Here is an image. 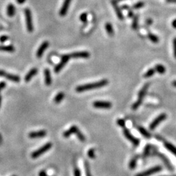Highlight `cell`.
<instances>
[{"instance_id":"obj_1","label":"cell","mask_w":176,"mask_h":176,"mask_svg":"<svg viewBox=\"0 0 176 176\" xmlns=\"http://www.w3.org/2000/svg\"><path fill=\"white\" fill-rule=\"evenodd\" d=\"M108 84V80L106 79H103L100 81L93 82V83L87 84H84V85L77 86L76 88V91L78 93L84 92V91H90L95 90V89L102 88V87L107 86Z\"/></svg>"},{"instance_id":"obj_2","label":"cell","mask_w":176,"mask_h":176,"mask_svg":"<svg viewBox=\"0 0 176 176\" xmlns=\"http://www.w3.org/2000/svg\"><path fill=\"white\" fill-rule=\"evenodd\" d=\"M149 83L145 84L144 86L142 87V88L141 89L140 91H139L137 101L134 103L132 106V108L134 110H137L138 108L140 106V105L142 104V103L143 102V99H144L145 94L147 93V90H148L149 88Z\"/></svg>"},{"instance_id":"obj_3","label":"cell","mask_w":176,"mask_h":176,"mask_svg":"<svg viewBox=\"0 0 176 176\" xmlns=\"http://www.w3.org/2000/svg\"><path fill=\"white\" fill-rule=\"evenodd\" d=\"M52 146V144L50 142L47 143V144H44L43 146L40 147V148L39 149H37V151L33 152L31 154V157L33 159L38 158V157L41 156V155H43L44 153L48 151V150L51 148Z\"/></svg>"},{"instance_id":"obj_4","label":"cell","mask_w":176,"mask_h":176,"mask_svg":"<svg viewBox=\"0 0 176 176\" xmlns=\"http://www.w3.org/2000/svg\"><path fill=\"white\" fill-rule=\"evenodd\" d=\"M25 16V22H26V26L27 31L29 33H31L33 31V20H32V16L31 11L29 9H25L24 11Z\"/></svg>"},{"instance_id":"obj_5","label":"cell","mask_w":176,"mask_h":176,"mask_svg":"<svg viewBox=\"0 0 176 176\" xmlns=\"http://www.w3.org/2000/svg\"><path fill=\"white\" fill-rule=\"evenodd\" d=\"M70 58H70V55H68V54L63 55L62 56V60H61L60 62L55 67V69H54L55 72L58 73V72H60V70L65 67V65L67 64V63L69 62Z\"/></svg>"},{"instance_id":"obj_6","label":"cell","mask_w":176,"mask_h":176,"mask_svg":"<svg viewBox=\"0 0 176 176\" xmlns=\"http://www.w3.org/2000/svg\"><path fill=\"white\" fill-rule=\"evenodd\" d=\"M162 170V167L161 166H157L155 167L148 169L147 170H145L144 172L138 173L136 176H149L155 173H157Z\"/></svg>"},{"instance_id":"obj_7","label":"cell","mask_w":176,"mask_h":176,"mask_svg":"<svg viewBox=\"0 0 176 176\" xmlns=\"http://www.w3.org/2000/svg\"><path fill=\"white\" fill-rule=\"evenodd\" d=\"M166 117H167V116H166V114H160L158 117H156V118L151 122V123L149 125V128L151 129V130H153V129L155 128L157 126L161 123V122H163L164 120H165Z\"/></svg>"},{"instance_id":"obj_8","label":"cell","mask_w":176,"mask_h":176,"mask_svg":"<svg viewBox=\"0 0 176 176\" xmlns=\"http://www.w3.org/2000/svg\"><path fill=\"white\" fill-rule=\"evenodd\" d=\"M123 134H124V136H125V137L127 138V139L130 141V142L132 143L134 145L137 146V145H139L140 140L138 139L137 138H135V137H133L132 134L130 133V131H129L127 128H124Z\"/></svg>"},{"instance_id":"obj_9","label":"cell","mask_w":176,"mask_h":176,"mask_svg":"<svg viewBox=\"0 0 176 176\" xmlns=\"http://www.w3.org/2000/svg\"><path fill=\"white\" fill-rule=\"evenodd\" d=\"M93 106L96 108H112V103L108 101H102V100H97L93 103Z\"/></svg>"},{"instance_id":"obj_10","label":"cell","mask_w":176,"mask_h":176,"mask_svg":"<svg viewBox=\"0 0 176 176\" xmlns=\"http://www.w3.org/2000/svg\"><path fill=\"white\" fill-rule=\"evenodd\" d=\"M111 3H112V6H113L115 11H116V13L117 16V17H118L119 20H123L124 19V16L123 15V13H122V11H121V9L119 7L118 4H117V0H112Z\"/></svg>"},{"instance_id":"obj_11","label":"cell","mask_w":176,"mask_h":176,"mask_svg":"<svg viewBox=\"0 0 176 176\" xmlns=\"http://www.w3.org/2000/svg\"><path fill=\"white\" fill-rule=\"evenodd\" d=\"M90 57V54L88 52H76L70 54V58L78 59V58H82V59H88Z\"/></svg>"},{"instance_id":"obj_12","label":"cell","mask_w":176,"mask_h":176,"mask_svg":"<svg viewBox=\"0 0 176 176\" xmlns=\"http://www.w3.org/2000/svg\"><path fill=\"white\" fill-rule=\"evenodd\" d=\"M71 1L72 0H64V2H63V5L60 11V15L61 16H64L66 15L68 9L69 8L70 4L71 3Z\"/></svg>"},{"instance_id":"obj_13","label":"cell","mask_w":176,"mask_h":176,"mask_svg":"<svg viewBox=\"0 0 176 176\" xmlns=\"http://www.w3.org/2000/svg\"><path fill=\"white\" fill-rule=\"evenodd\" d=\"M48 46H49L48 42V41H44V43L42 44L41 46H40L39 49L37 51V54H36L37 57L38 58H41L42 56H43L44 51H45L46 49L48 48Z\"/></svg>"},{"instance_id":"obj_14","label":"cell","mask_w":176,"mask_h":176,"mask_svg":"<svg viewBox=\"0 0 176 176\" xmlns=\"http://www.w3.org/2000/svg\"><path fill=\"white\" fill-rule=\"evenodd\" d=\"M46 135V132L44 130H39L37 132H31L29 134L30 138H39L44 137Z\"/></svg>"},{"instance_id":"obj_15","label":"cell","mask_w":176,"mask_h":176,"mask_svg":"<svg viewBox=\"0 0 176 176\" xmlns=\"http://www.w3.org/2000/svg\"><path fill=\"white\" fill-rule=\"evenodd\" d=\"M79 128L77 127L75 125L72 126L69 130L65 131V132L63 133V137L65 138H69L70 137V135H72V134H76Z\"/></svg>"},{"instance_id":"obj_16","label":"cell","mask_w":176,"mask_h":176,"mask_svg":"<svg viewBox=\"0 0 176 176\" xmlns=\"http://www.w3.org/2000/svg\"><path fill=\"white\" fill-rule=\"evenodd\" d=\"M37 72H38V70H37V69H36V68H33V69L30 70L28 72V73L25 75L24 78L25 82H29L33 77L37 74Z\"/></svg>"},{"instance_id":"obj_17","label":"cell","mask_w":176,"mask_h":176,"mask_svg":"<svg viewBox=\"0 0 176 176\" xmlns=\"http://www.w3.org/2000/svg\"><path fill=\"white\" fill-rule=\"evenodd\" d=\"M4 77H5L9 80H11L14 82H19L20 81V78L18 76H17V75L9 74L7 72H5V73Z\"/></svg>"},{"instance_id":"obj_18","label":"cell","mask_w":176,"mask_h":176,"mask_svg":"<svg viewBox=\"0 0 176 176\" xmlns=\"http://www.w3.org/2000/svg\"><path fill=\"white\" fill-rule=\"evenodd\" d=\"M44 78H45V84L46 86H50L52 84V78L50 70L46 69L44 70Z\"/></svg>"},{"instance_id":"obj_19","label":"cell","mask_w":176,"mask_h":176,"mask_svg":"<svg viewBox=\"0 0 176 176\" xmlns=\"http://www.w3.org/2000/svg\"><path fill=\"white\" fill-rule=\"evenodd\" d=\"M15 12L16 9L14 5L12 3H9L7 6V15L9 17H13V16H14V15H15Z\"/></svg>"},{"instance_id":"obj_20","label":"cell","mask_w":176,"mask_h":176,"mask_svg":"<svg viewBox=\"0 0 176 176\" xmlns=\"http://www.w3.org/2000/svg\"><path fill=\"white\" fill-rule=\"evenodd\" d=\"M138 130L144 137L146 138H150L151 137V134H150L146 129H145L144 127H142V126H138Z\"/></svg>"},{"instance_id":"obj_21","label":"cell","mask_w":176,"mask_h":176,"mask_svg":"<svg viewBox=\"0 0 176 176\" xmlns=\"http://www.w3.org/2000/svg\"><path fill=\"white\" fill-rule=\"evenodd\" d=\"M164 147H166V149H167L168 151H170L172 153H173V155H175L176 156V147L174 146L173 144H170V143L169 142H165L164 144Z\"/></svg>"},{"instance_id":"obj_22","label":"cell","mask_w":176,"mask_h":176,"mask_svg":"<svg viewBox=\"0 0 176 176\" xmlns=\"http://www.w3.org/2000/svg\"><path fill=\"white\" fill-rule=\"evenodd\" d=\"M155 71H157L158 73L161 74H163L165 73L166 72V68L163 65L158 64L155 67Z\"/></svg>"},{"instance_id":"obj_23","label":"cell","mask_w":176,"mask_h":176,"mask_svg":"<svg viewBox=\"0 0 176 176\" xmlns=\"http://www.w3.org/2000/svg\"><path fill=\"white\" fill-rule=\"evenodd\" d=\"M65 97V94L63 92H60L59 93H58L57 95L54 98V102L56 103V104H58V103L61 102L63 100V98Z\"/></svg>"},{"instance_id":"obj_24","label":"cell","mask_w":176,"mask_h":176,"mask_svg":"<svg viewBox=\"0 0 176 176\" xmlns=\"http://www.w3.org/2000/svg\"><path fill=\"white\" fill-rule=\"evenodd\" d=\"M105 28H106V31L108 33V34L110 35V36H112V35L114 34V31L113 27H112V25L110 23H106Z\"/></svg>"},{"instance_id":"obj_25","label":"cell","mask_w":176,"mask_h":176,"mask_svg":"<svg viewBox=\"0 0 176 176\" xmlns=\"http://www.w3.org/2000/svg\"><path fill=\"white\" fill-rule=\"evenodd\" d=\"M15 50V48L13 46H0V51H5L9 52H13Z\"/></svg>"},{"instance_id":"obj_26","label":"cell","mask_w":176,"mask_h":176,"mask_svg":"<svg viewBox=\"0 0 176 176\" xmlns=\"http://www.w3.org/2000/svg\"><path fill=\"white\" fill-rule=\"evenodd\" d=\"M147 37H148L149 39L153 42V43H158L159 41V37L157 36V35L151 33H149L148 35H147Z\"/></svg>"},{"instance_id":"obj_27","label":"cell","mask_w":176,"mask_h":176,"mask_svg":"<svg viewBox=\"0 0 176 176\" xmlns=\"http://www.w3.org/2000/svg\"><path fill=\"white\" fill-rule=\"evenodd\" d=\"M137 165V158L136 157H134L132 159H131L130 163H129V168L130 170H134L136 168V166Z\"/></svg>"},{"instance_id":"obj_28","label":"cell","mask_w":176,"mask_h":176,"mask_svg":"<svg viewBox=\"0 0 176 176\" xmlns=\"http://www.w3.org/2000/svg\"><path fill=\"white\" fill-rule=\"evenodd\" d=\"M155 73V69L151 68V69H149L146 72H145L144 75V78H149V77H151L152 76H153Z\"/></svg>"},{"instance_id":"obj_29","label":"cell","mask_w":176,"mask_h":176,"mask_svg":"<svg viewBox=\"0 0 176 176\" xmlns=\"http://www.w3.org/2000/svg\"><path fill=\"white\" fill-rule=\"evenodd\" d=\"M138 16H135L134 17V19L132 23V28L133 29H137L138 27Z\"/></svg>"},{"instance_id":"obj_30","label":"cell","mask_w":176,"mask_h":176,"mask_svg":"<svg viewBox=\"0 0 176 176\" xmlns=\"http://www.w3.org/2000/svg\"><path fill=\"white\" fill-rule=\"evenodd\" d=\"M76 135H77V137L78 138V139H79L80 140L81 142H85L86 138H85V137H84V135H83V134H82V133L80 132V130H78V131H77L76 133Z\"/></svg>"},{"instance_id":"obj_31","label":"cell","mask_w":176,"mask_h":176,"mask_svg":"<svg viewBox=\"0 0 176 176\" xmlns=\"http://www.w3.org/2000/svg\"><path fill=\"white\" fill-rule=\"evenodd\" d=\"M144 5H145L144 2L139 1V2H138L137 3L134 5L133 6V8L135 9H140V8L143 7H144Z\"/></svg>"},{"instance_id":"obj_32","label":"cell","mask_w":176,"mask_h":176,"mask_svg":"<svg viewBox=\"0 0 176 176\" xmlns=\"http://www.w3.org/2000/svg\"><path fill=\"white\" fill-rule=\"evenodd\" d=\"M80 19L82 22H86L87 20H88V14L86 13L81 14L80 16Z\"/></svg>"},{"instance_id":"obj_33","label":"cell","mask_w":176,"mask_h":176,"mask_svg":"<svg viewBox=\"0 0 176 176\" xmlns=\"http://www.w3.org/2000/svg\"><path fill=\"white\" fill-rule=\"evenodd\" d=\"M117 123L121 127H125V121L123 119H118L117 121Z\"/></svg>"},{"instance_id":"obj_34","label":"cell","mask_w":176,"mask_h":176,"mask_svg":"<svg viewBox=\"0 0 176 176\" xmlns=\"http://www.w3.org/2000/svg\"><path fill=\"white\" fill-rule=\"evenodd\" d=\"M88 155L91 159H94L95 157V150L93 149H90L88 152Z\"/></svg>"},{"instance_id":"obj_35","label":"cell","mask_w":176,"mask_h":176,"mask_svg":"<svg viewBox=\"0 0 176 176\" xmlns=\"http://www.w3.org/2000/svg\"><path fill=\"white\" fill-rule=\"evenodd\" d=\"M85 168H86V176H92L90 172V166L88 164V163H85Z\"/></svg>"},{"instance_id":"obj_36","label":"cell","mask_w":176,"mask_h":176,"mask_svg":"<svg viewBox=\"0 0 176 176\" xmlns=\"http://www.w3.org/2000/svg\"><path fill=\"white\" fill-rule=\"evenodd\" d=\"M150 149H151V145L149 144H147L145 145V149H144V155H147L149 154V153L150 151Z\"/></svg>"},{"instance_id":"obj_37","label":"cell","mask_w":176,"mask_h":176,"mask_svg":"<svg viewBox=\"0 0 176 176\" xmlns=\"http://www.w3.org/2000/svg\"><path fill=\"white\" fill-rule=\"evenodd\" d=\"M173 55L176 59V37L173 40Z\"/></svg>"},{"instance_id":"obj_38","label":"cell","mask_w":176,"mask_h":176,"mask_svg":"<svg viewBox=\"0 0 176 176\" xmlns=\"http://www.w3.org/2000/svg\"><path fill=\"white\" fill-rule=\"evenodd\" d=\"M9 39V37L7 36V35H2V36L0 37V42L1 43H5V42L7 41Z\"/></svg>"},{"instance_id":"obj_39","label":"cell","mask_w":176,"mask_h":176,"mask_svg":"<svg viewBox=\"0 0 176 176\" xmlns=\"http://www.w3.org/2000/svg\"><path fill=\"white\" fill-rule=\"evenodd\" d=\"M74 176H81L80 170L78 168L74 169Z\"/></svg>"},{"instance_id":"obj_40","label":"cell","mask_w":176,"mask_h":176,"mask_svg":"<svg viewBox=\"0 0 176 176\" xmlns=\"http://www.w3.org/2000/svg\"><path fill=\"white\" fill-rule=\"evenodd\" d=\"M6 87V83L4 82H0V91Z\"/></svg>"},{"instance_id":"obj_41","label":"cell","mask_w":176,"mask_h":176,"mask_svg":"<svg viewBox=\"0 0 176 176\" xmlns=\"http://www.w3.org/2000/svg\"><path fill=\"white\" fill-rule=\"evenodd\" d=\"M128 16L129 18H133L134 17V13L133 11L131 10H128Z\"/></svg>"},{"instance_id":"obj_42","label":"cell","mask_w":176,"mask_h":176,"mask_svg":"<svg viewBox=\"0 0 176 176\" xmlns=\"http://www.w3.org/2000/svg\"><path fill=\"white\" fill-rule=\"evenodd\" d=\"M39 176H47L46 172H45V171H44V170L41 171V172L39 173Z\"/></svg>"},{"instance_id":"obj_43","label":"cell","mask_w":176,"mask_h":176,"mask_svg":"<svg viewBox=\"0 0 176 176\" xmlns=\"http://www.w3.org/2000/svg\"><path fill=\"white\" fill-rule=\"evenodd\" d=\"M172 26H173V28H175V29H176V19L173 20L172 21Z\"/></svg>"},{"instance_id":"obj_44","label":"cell","mask_w":176,"mask_h":176,"mask_svg":"<svg viewBox=\"0 0 176 176\" xmlns=\"http://www.w3.org/2000/svg\"><path fill=\"white\" fill-rule=\"evenodd\" d=\"M121 9H125V10H129V7L127 5H124L122 6Z\"/></svg>"},{"instance_id":"obj_45","label":"cell","mask_w":176,"mask_h":176,"mask_svg":"<svg viewBox=\"0 0 176 176\" xmlns=\"http://www.w3.org/2000/svg\"><path fill=\"white\" fill-rule=\"evenodd\" d=\"M16 1H17L18 3L22 4V3H23L25 1V0H16Z\"/></svg>"},{"instance_id":"obj_46","label":"cell","mask_w":176,"mask_h":176,"mask_svg":"<svg viewBox=\"0 0 176 176\" xmlns=\"http://www.w3.org/2000/svg\"><path fill=\"white\" fill-rule=\"evenodd\" d=\"M146 23H147V24H148V25L151 24V23H152V20H151V19L147 20L146 21Z\"/></svg>"},{"instance_id":"obj_47","label":"cell","mask_w":176,"mask_h":176,"mask_svg":"<svg viewBox=\"0 0 176 176\" xmlns=\"http://www.w3.org/2000/svg\"><path fill=\"white\" fill-rule=\"evenodd\" d=\"M166 1L168 3H176V0H166Z\"/></svg>"},{"instance_id":"obj_48","label":"cell","mask_w":176,"mask_h":176,"mask_svg":"<svg viewBox=\"0 0 176 176\" xmlns=\"http://www.w3.org/2000/svg\"><path fill=\"white\" fill-rule=\"evenodd\" d=\"M172 85H173V86L176 87V80H174V81H173V82H172Z\"/></svg>"},{"instance_id":"obj_49","label":"cell","mask_w":176,"mask_h":176,"mask_svg":"<svg viewBox=\"0 0 176 176\" xmlns=\"http://www.w3.org/2000/svg\"><path fill=\"white\" fill-rule=\"evenodd\" d=\"M1 96L0 95V107H1Z\"/></svg>"},{"instance_id":"obj_50","label":"cell","mask_w":176,"mask_h":176,"mask_svg":"<svg viewBox=\"0 0 176 176\" xmlns=\"http://www.w3.org/2000/svg\"><path fill=\"white\" fill-rule=\"evenodd\" d=\"M123 1V0H117V1Z\"/></svg>"},{"instance_id":"obj_51","label":"cell","mask_w":176,"mask_h":176,"mask_svg":"<svg viewBox=\"0 0 176 176\" xmlns=\"http://www.w3.org/2000/svg\"><path fill=\"white\" fill-rule=\"evenodd\" d=\"M171 176H176V175H171Z\"/></svg>"},{"instance_id":"obj_52","label":"cell","mask_w":176,"mask_h":176,"mask_svg":"<svg viewBox=\"0 0 176 176\" xmlns=\"http://www.w3.org/2000/svg\"><path fill=\"white\" fill-rule=\"evenodd\" d=\"M13 176H16V175H13Z\"/></svg>"}]
</instances>
